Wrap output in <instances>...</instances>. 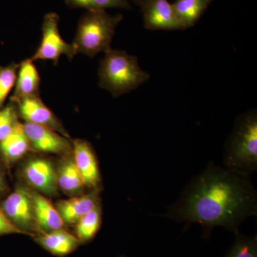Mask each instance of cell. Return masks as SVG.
<instances>
[{"label": "cell", "instance_id": "cell-24", "mask_svg": "<svg viewBox=\"0 0 257 257\" xmlns=\"http://www.w3.org/2000/svg\"><path fill=\"white\" fill-rule=\"evenodd\" d=\"M10 234H23L8 219L4 211L0 208V236Z\"/></svg>", "mask_w": 257, "mask_h": 257}, {"label": "cell", "instance_id": "cell-5", "mask_svg": "<svg viewBox=\"0 0 257 257\" xmlns=\"http://www.w3.org/2000/svg\"><path fill=\"white\" fill-rule=\"evenodd\" d=\"M19 181L30 189L49 198L60 194L57 182V163L52 159L29 154L18 167Z\"/></svg>", "mask_w": 257, "mask_h": 257}, {"label": "cell", "instance_id": "cell-15", "mask_svg": "<svg viewBox=\"0 0 257 257\" xmlns=\"http://www.w3.org/2000/svg\"><path fill=\"white\" fill-rule=\"evenodd\" d=\"M32 238L48 252L59 257L70 254L82 244L75 235L65 228L50 232L39 233Z\"/></svg>", "mask_w": 257, "mask_h": 257}, {"label": "cell", "instance_id": "cell-16", "mask_svg": "<svg viewBox=\"0 0 257 257\" xmlns=\"http://www.w3.org/2000/svg\"><path fill=\"white\" fill-rule=\"evenodd\" d=\"M39 233H46L65 228L63 220L50 198L32 189Z\"/></svg>", "mask_w": 257, "mask_h": 257}, {"label": "cell", "instance_id": "cell-14", "mask_svg": "<svg viewBox=\"0 0 257 257\" xmlns=\"http://www.w3.org/2000/svg\"><path fill=\"white\" fill-rule=\"evenodd\" d=\"M30 153L33 152L24 130L23 123H19L9 136L0 141V157L8 170Z\"/></svg>", "mask_w": 257, "mask_h": 257}, {"label": "cell", "instance_id": "cell-7", "mask_svg": "<svg viewBox=\"0 0 257 257\" xmlns=\"http://www.w3.org/2000/svg\"><path fill=\"white\" fill-rule=\"evenodd\" d=\"M60 17L55 13H48L44 18L42 27V39L38 48L30 60L53 61L55 65L62 55L69 59L77 55L72 44L67 43L61 36L59 30Z\"/></svg>", "mask_w": 257, "mask_h": 257}, {"label": "cell", "instance_id": "cell-9", "mask_svg": "<svg viewBox=\"0 0 257 257\" xmlns=\"http://www.w3.org/2000/svg\"><path fill=\"white\" fill-rule=\"evenodd\" d=\"M11 101L16 104L19 117L25 122L46 126L66 138H70L60 120L45 105L40 96H29Z\"/></svg>", "mask_w": 257, "mask_h": 257}, {"label": "cell", "instance_id": "cell-10", "mask_svg": "<svg viewBox=\"0 0 257 257\" xmlns=\"http://www.w3.org/2000/svg\"><path fill=\"white\" fill-rule=\"evenodd\" d=\"M74 162L84 181L88 192H101L102 181L99 163L94 148L89 142L82 139L72 140Z\"/></svg>", "mask_w": 257, "mask_h": 257}, {"label": "cell", "instance_id": "cell-26", "mask_svg": "<svg viewBox=\"0 0 257 257\" xmlns=\"http://www.w3.org/2000/svg\"><path fill=\"white\" fill-rule=\"evenodd\" d=\"M132 1L134 3H135L136 5H140V2H141V0H132Z\"/></svg>", "mask_w": 257, "mask_h": 257}, {"label": "cell", "instance_id": "cell-12", "mask_svg": "<svg viewBox=\"0 0 257 257\" xmlns=\"http://www.w3.org/2000/svg\"><path fill=\"white\" fill-rule=\"evenodd\" d=\"M100 204V192H88L77 197L60 199L55 205L65 226H74L83 216Z\"/></svg>", "mask_w": 257, "mask_h": 257}, {"label": "cell", "instance_id": "cell-23", "mask_svg": "<svg viewBox=\"0 0 257 257\" xmlns=\"http://www.w3.org/2000/svg\"><path fill=\"white\" fill-rule=\"evenodd\" d=\"M20 122L16 104L10 101L0 109V141L9 136Z\"/></svg>", "mask_w": 257, "mask_h": 257}, {"label": "cell", "instance_id": "cell-3", "mask_svg": "<svg viewBox=\"0 0 257 257\" xmlns=\"http://www.w3.org/2000/svg\"><path fill=\"white\" fill-rule=\"evenodd\" d=\"M123 15L108 14L105 10H88L79 20L72 42L77 54L94 57L111 49L116 27Z\"/></svg>", "mask_w": 257, "mask_h": 257}, {"label": "cell", "instance_id": "cell-18", "mask_svg": "<svg viewBox=\"0 0 257 257\" xmlns=\"http://www.w3.org/2000/svg\"><path fill=\"white\" fill-rule=\"evenodd\" d=\"M212 0H175L172 5L179 21L189 28L195 25Z\"/></svg>", "mask_w": 257, "mask_h": 257}, {"label": "cell", "instance_id": "cell-27", "mask_svg": "<svg viewBox=\"0 0 257 257\" xmlns=\"http://www.w3.org/2000/svg\"><path fill=\"white\" fill-rule=\"evenodd\" d=\"M119 257H126V256H119Z\"/></svg>", "mask_w": 257, "mask_h": 257}, {"label": "cell", "instance_id": "cell-19", "mask_svg": "<svg viewBox=\"0 0 257 257\" xmlns=\"http://www.w3.org/2000/svg\"><path fill=\"white\" fill-rule=\"evenodd\" d=\"M102 222L101 204L96 206L74 225V235L82 244L92 241L99 232Z\"/></svg>", "mask_w": 257, "mask_h": 257}, {"label": "cell", "instance_id": "cell-22", "mask_svg": "<svg viewBox=\"0 0 257 257\" xmlns=\"http://www.w3.org/2000/svg\"><path fill=\"white\" fill-rule=\"evenodd\" d=\"M20 64L13 62L0 67V109L4 107L5 101L15 87Z\"/></svg>", "mask_w": 257, "mask_h": 257}, {"label": "cell", "instance_id": "cell-21", "mask_svg": "<svg viewBox=\"0 0 257 257\" xmlns=\"http://www.w3.org/2000/svg\"><path fill=\"white\" fill-rule=\"evenodd\" d=\"M226 257H257L256 236H248L239 233Z\"/></svg>", "mask_w": 257, "mask_h": 257}, {"label": "cell", "instance_id": "cell-13", "mask_svg": "<svg viewBox=\"0 0 257 257\" xmlns=\"http://www.w3.org/2000/svg\"><path fill=\"white\" fill-rule=\"evenodd\" d=\"M57 182L60 192L67 197H77L87 192L72 153L59 159L57 163Z\"/></svg>", "mask_w": 257, "mask_h": 257}, {"label": "cell", "instance_id": "cell-4", "mask_svg": "<svg viewBox=\"0 0 257 257\" xmlns=\"http://www.w3.org/2000/svg\"><path fill=\"white\" fill-rule=\"evenodd\" d=\"M224 167L250 175L257 170V116L254 111L238 121L225 147Z\"/></svg>", "mask_w": 257, "mask_h": 257}, {"label": "cell", "instance_id": "cell-1", "mask_svg": "<svg viewBox=\"0 0 257 257\" xmlns=\"http://www.w3.org/2000/svg\"><path fill=\"white\" fill-rule=\"evenodd\" d=\"M257 213V193L250 175L210 161L191 179L165 217L186 224H199L209 239L216 226L239 234L240 224Z\"/></svg>", "mask_w": 257, "mask_h": 257}, {"label": "cell", "instance_id": "cell-8", "mask_svg": "<svg viewBox=\"0 0 257 257\" xmlns=\"http://www.w3.org/2000/svg\"><path fill=\"white\" fill-rule=\"evenodd\" d=\"M23 127L33 153L55 155L60 157L72 153L73 144L71 138L46 126L32 123L24 122Z\"/></svg>", "mask_w": 257, "mask_h": 257}, {"label": "cell", "instance_id": "cell-17", "mask_svg": "<svg viewBox=\"0 0 257 257\" xmlns=\"http://www.w3.org/2000/svg\"><path fill=\"white\" fill-rule=\"evenodd\" d=\"M40 77L33 61L30 58L24 60L19 66L14 93L10 101L40 96Z\"/></svg>", "mask_w": 257, "mask_h": 257}, {"label": "cell", "instance_id": "cell-2", "mask_svg": "<svg viewBox=\"0 0 257 257\" xmlns=\"http://www.w3.org/2000/svg\"><path fill=\"white\" fill-rule=\"evenodd\" d=\"M104 54L99 66V85L114 97L131 92L150 78V74L139 65L136 56L111 48Z\"/></svg>", "mask_w": 257, "mask_h": 257}, {"label": "cell", "instance_id": "cell-6", "mask_svg": "<svg viewBox=\"0 0 257 257\" xmlns=\"http://www.w3.org/2000/svg\"><path fill=\"white\" fill-rule=\"evenodd\" d=\"M0 208L24 235L38 234L32 189L19 181L14 190L0 201Z\"/></svg>", "mask_w": 257, "mask_h": 257}, {"label": "cell", "instance_id": "cell-11", "mask_svg": "<svg viewBox=\"0 0 257 257\" xmlns=\"http://www.w3.org/2000/svg\"><path fill=\"white\" fill-rule=\"evenodd\" d=\"M145 28L152 30H185L167 0H141Z\"/></svg>", "mask_w": 257, "mask_h": 257}, {"label": "cell", "instance_id": "cell-25", "mask_svg": "<svg viewBox=\"0 0 257 257\" xmlns=\"http://www.w3.org/2000/svg\"><path fill=\"white\" fill-rule=\"evenodd\" d=\"M7 170L8 169L0 157V201L3 200L11 192L7 176Z\"/></svg>", "mask_w": 257, "mask_h": 257}, {"label": "cell", "instance_id": "cell-20", "mask_svg": "<svg viewBox=\"0 0 257 257\" xmlns=\"http://www.w3.org/2000/svg\"><path fill=\"white\" fill-rule=\"evenodd\" d=\"M70 8H84L88 10H104L106 8L130 9L128 0H66Z\"/></svg>", "mask_w": 257, "mask_h": 257}]
</instances>
